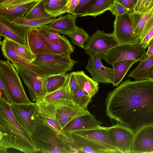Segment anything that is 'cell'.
Segmentation results:
<instances>
[{
    "instance_id": "1",
    "label": "cell",
    "mask_w": 153,
    "mask_h": 153,
    "mask_svg": "<svg viewBox=\"0 0 153 153\" xmlns=\"http://www.w3.org/2000/svg\"><path fill=\"white\" fill-rule=\"evenodd\" d=\"M105 104L107 115L134 133L153 126V81L127 79L108 94Z\"/></svg>"
},
{
    "instance_id": "2",
    "label": "cell",
    "mask_w": 153,
    "mask_h": 153,
    "mask_svg": "<svg viewBox=\"0 0 153 153\" xmlns=\"http://www.w3.org/2000/svg\"><path fill=\"white\" fill-rule=\"evenodd\" d=\"M10 103L0 98V151L13 149L25 153L39 152L32 138L15 117Z\"/></svg>"
},
{
    "instance_id": "3",
    "label": "cell",
    "mask_w": 153,
    "mask_h": 153,
    "mask_svg": "<svg viewBox=\"0 0 153 153\" xmlns=\"http://www.w3.org/2000/svg\"><path fill=\"white\" fill-rule=\"evenodd\" d=\"M31 137L39 152L42 153H75L73 149L60 139L57 132L40 116L36 130Z\"/></svg>"
},
{
    "instance_id": "4",
    "label": "cell",
    "mask_w": 153,
    "mask_h": 153,
    "mask_svg": "<svg viewBox=\"0 0 153 153\" xmlns=\"http://www.w3.org/2000/svg\"><path fill=\"white\" fill-rule=\"evenodd\" d=\"M0 73L3 76L12 103L30 104L23 88L19 74L9 60H1Z\"/></svg>"
},
{
    "instance_id": "5",
    "label": "cell",
    "mask_w": 153,
    "mask_h": 153,
    "mask_svg": "<svg viewBox=\"0 0 153 153\" xmlns=\"http://www.w3.org/2000/svg\"><path fill=\"white\" fill-rule=\"evenodd\" d=\"M72 101L67 85L46 94L35 103L40 116L55 119L58 110Z\"/></svg>"
},
{
    "instance_id": "6",
    "label": "cell",
    "mask_w": 153,
    "mask_h": 153,
    "mask_svg": "<svg viewBox=\"0 0 153 153\" xmlns=\"http://www.w3.org/2000/svg\"><path fill=\"white\" fill-rule=\"evenodd\" d=\"M77 62L70 56L46 54L36 56L32 62L39 67L49 76L66 73L72 70Z\"/></svg>"
},
{
    "instance_id": "7",
    "label": "cell",
    "mask_w": 153,
    "mask_h": 153,
    "mask_svg": "<svg viewBox=\"0 0 153 153\" xmlns=\"http://www.w3.org/2000/svg\"><path fill=\"white\" fill-rule=\"evenodd\" d=\"M11 109L20 125L29 135L34 134L40 120L38 108L36 103L10 104Z\"/></svg>"
},
{
    "instance_id": "8",
    "label": "cell",
    "mask_w": 153,
    "mask_h": 153,
    "mask_svg": "<svg viewBox=\"0 0 153 153\" xmlns=\"http://www.w3.org/2000/svg\"><path fill=\"white\" fill-rule=\"evenodd\" d=\"M63 132L61 138L75 153H117L115 150L86 137L73 132Z\"/></svg>"
},
{
    "instance_id": "9",
    "label": "cell",
    "mask_w": 153,
    "mask_h": 153,
    "mask_svg": "<svg viewBox=\"0 0 153 153\" xmlns=\"http://www.w3.org/2000/svg\"><path fill=\"white\" fill-rule=\"evenodd\" d=\"M119 45L113 33H108L98 29L89 37L84 49L90 56H96L102 59L110 50Z\"/></svg>"
},
{
    "instance_id": "10",
    "label": "cell",
    "mask_w": 153,
    "mask_h": 153,
    "mask_svg": "<svg viewBox=\"0 0 153 153\" xmlns=\"http://www.w3.org/2000/svg\"><path fill=\"white\" fill-rule=\"evenodd\" d=\"M146 52L140 44L119 45L110 50L102 59L111 65L121 60H134L140 62Z\"/></svg>"
},
{
    "instance_id": "11",
    "label": "cell",
    "mask_w": 153,
    "mask_h": 153,
    "mask_svg": "<svg viewBox=\"0 0 153 153\" xmlns=\"http://www.w3.org/2000/svg\"><path fill=\"white\" fill-rule=\"evenodd\" d=\"M28 90L32 102L44 96L42 77L31 70L17 64L12 63Z\"/></svg>"
},
{
    "instance_id": "12",
    "label": "cell",
    "mask_w": 153,
    "mask_h": 153,
    "mask_svg": "<svg viewBox=\"0 0 153 153\" xmlns=\"http://www.w3.org/2000/svg\"><path fill=\"white\" fill-rule=\"evenodd\" d=\"M108 136L118 153H131L134 132L120 124L108 127Z\"/></svg>"
},
{
    "instance_id": "13",
    "label": "cell",
    "mask_w": 153,
    "mask_h": 153,
    "mask_svg": "<svg viewBox=\"0 0 153 153\" xmlns=\"http://www.w3.org/2000/svg\"><path fill=\"white\" fill-rule=\"evenodd\" d=\"M0 44L3 56L11 63L27 68L42 77L49 76L39 67L26 59L16 49L8 39L4 37L3 40L0 41Z\"/></svg>"
},
{
    "instance_id": "14",
    "label": "cell",
    "mask_w": 153,
    "mask_h": 153,
    "mask_svg": "<svg viewBox=\"0 0 153 153\" xmlns=\"http://www.w3.org/2000/svg\"><path fill=\"white\" fill-rule=\"evenodd\" d=\"M131 153H153V126H142L134 132Z\"/></svg>"
},
{
    "instance_id": "15",
    "label": "cell",
    "mask_w": 153,
    "mask_h": 153,
    "mask_svg": "<svg viewBox=\"0 0 153 153\" xmlns=\"http://www.w3.org/2000/svg\"><path fill=\"white\" fill-rule=\"evenodd\" d=\"M128 14L115 16L113 33L119 45L133 44L134 28Z\"/></svg>"
},
{
    "instance_id": "16",
    "label": "cell",
    "mask_w": 153,
    "mask_h": 153,
    "mask_svg": "<svg viewBox=\"0 0 153 153\" xmlns=\"http://www.w3.org/2000/svg\"><path fill=\"white\" fill-rule=\"evenodd\" d=\"M85 68L92 78L98 82L113 84V68L104 66L101 62V59L97 56H90Z\"/></svg>"
},
{
    "instance_id": "17",
    "label": "cell",
    "mask_w": 153,
    "mask_h": 153,
    "mask_svg": "<svg viewBox=\"0 0 153 153\" xmlns=\"http://www.w3.org/2000/svg\"><path fill=\"white\" fill-rule=\"evenodd\" d=\"M27 28L21 27L13 22L0 17V36L21 45H27L26 34Z\"/></svg>"
},
{
    "instance_id": "18",
    "label": "cell",
    "mask_w": 153,
    "mask_h": 153,
    "mask_svg": "<svg viewBox=\"0 0 153 153\" xmlns=\"http://www.w3.org/2000/svg\"><path fill=\"white\" fill-rule=\"evenodd\" d=\"M76 17L75 15L69 13L60 16L48 25L37 28L67 35L77 27L75 24Z\"/></svg>"
},
{
    "instance_id": "19",
    "label": "cell",
    "mask_w": 153,
    "mask_h": 153,
    "mask_svg": "<svg viewBox=\"0 0 153 153\" xmlns=\"http://www.w3.org/2000/svg\"><path fill=\"white\" fill-rule=\"evenodd\" d=\"M102 123L97 120L89 112L79 115L71 120L62 129L65 132L88 129L101 125Z\"/></svg>"
},
{
    "instance_id": "20",
    "label": "cell",
    "mask_w": 153,
    "mask_h": 153,
    "mask_svg": "<svg viewBox=\"0 0 153 153\" xmlns=\"http://www.w3.org/2000/svg\"><path fill=\"white\" fill-rule=\"evenodd\" d=\"M88 112L87 109L81 108L73 100L58 110L55 119L62 129L72 119L79 115Z\"/></svg>"
},
{
    "instance_id": "21",
    "label": "cell",
    "mask_w": 153,
    "mask_h": 153,
    "mask_svg": "<svg viewBox=\"0 0 153 153\" xmlns=\"http://www.w3.org/2000/svg\"><path fill=\"white\" fill-rule=\"evenodd\" d=\"M108 127L100 126L88 129L78 130L73 132L86 137L101 143L109 148L118 152L108 135Z\"/></svg>"
},
{
    "instance_id": "22",
    "label": "cell",
    "mask_w": 153,
    "mask_h": 153,
    "mask_svg": "<svg viewBox=\"0 0 153 153\" xmlns=\"http://www.w3.org/2000/svg\"><path fill=\"white\" fill-rule=\"evenodd\" d=\"M26 39L29 49L35 55H55L43 42L37 28L29 29L27 33Z\"/></svg>"
},
{
    "instance_id": "23",
    "label": "cell",
    "mask_w": 153,
    "mask_h": 153,
    "mask_svg": "<svg viewBox=\"0 0 153 153\" xmlns=\"http://www.w3.org/2000/svg\"><path fill=\"white\" fill-rule=\"evenodd\" d=\"M38 0H34L15 5L0 6V17L12 22L18 18L23 17Z\"/></svg>"
},
{
    "instance_id": "24",
    "label": "cell",
    "mask_w": 153,
    "mask_h": 153,
    "mask_svg": "<svg viewBox=\"0 0 153 153\" xmlns=\"http://www.w3.org/2000/svg\"><path fill=\"white\" fill-rule=\"evenodd\" d=\"M153 14V7L142 15L133 13L128 14L134 28L132 38L133 44H140L141 35Z\"/></svg>"
},
{
    "instance_id": "25",
    "label": "cell",
    "mask_w": 153,
    "mask_h": 153,
    "mask_svg": "<svg viewBox=\"0 0 153 153\" xmlns=\"http://www.w3.org/2000/svg\"><path fill=\"white\" fill-rule=\"evenodd\" d=\"M39 35L45 44L56 55L68 56L74 51V46L64 35L59 42L52 41L46 38L39 30Z\"/></svg>"
},
{
    "instance_id": "26",
    "label": "cell",
    "mask_w": 153,
    "mask_h": 153,
    "mask_svg": "<svg viewBox=\"0 0 153 153\" xmlns=\"http://www.w3.org/2000/svg\"><path fill=\"white\" fill-rule=\"evenodd\" d=\"M69 74L50 75L43 77L42 82L44 96L46 94L66 86Z\"/></svg>"
},
{
    "instance_id": "27",
    "label": "cell",
    "mask_w": 153,
    "mask_h": 153,
    "mask_svg": "<svg viewBox=\"0 0 153 153\" xmlns=\"http://www.w3.org/2000/svg\"><path fill=\"white\" fill-rule=\"evenodd\" d=\"M79 88L93 97L98 90L99 83L86 75L83 71L74 72Z\"/></svg>"
},
{
    "instance_id": "28",
    "label": "cell",
    "mask_w": 153,
    "mask_h": 153,
    "mask_svg": "<svg viewBox=\"0 0 153 153\" xmlns=\"http://www.w3.org/2000/svg\"><path fill=\"white\" fill-rule=\"evenodd\" d=\"M137 62L134 60H121L117 62L112 65L114 70L112 84L114 86H117L120 83L130 68Z\"/></svg>"
},
{
    "instance_id": "29",
    "label": "cell",
    "mask_w": 153,
    "mask_h": 153,
    "mask_svg": "<svg viewBox=\"0 0 153 153\" xmlns=\"http://www.w3.org/2000/svg\"><path fill=\"white\" fill-rule=\"evenodd\" d=\"M56 17L50 16L39 19H29L23 17L18 18L12 22L15 25L21 27L37 28L52 22L56 19Z\"/></svg>"
},
{
    "instance_id": "30",
    "label": "cell",
    "mask_w": 153,
    "mask_h": 153,
    "mask_svg": "<svg viewBox=\"0 0 153 153\" xmlns=\"http://www.w3.org/2000/svg\"><path fill=\"white\" fill-rule=\"evenodd\" d=\"M116 0H96L81 17L91 16L94 17L100 15L106 10H111Z\"/></svg>"
},
{
    "instance_id": "31",
    "label": "cell",
    "mask_w": 153,
    "mask_h": 153,
    "mask_svg": "<svg viewBox=\"0 0 153 153\" xmlns=\"http://www.w3.org/2000/svg\"><path fill=\"white\" fill-rule=\"evenodd\" d=\"M153 65V55L142 59L137 66L128 75L127 77H131L135 80H141L147 79L148 71Z\"/></svg>"
},
{
    "instance_id": "32",
    "label": "cell",
    "mask_w": 153,
    "mask_h": 153,
    "mask_svg": "<svg viewBox=\"0 0 153 153\" xmlns=\"http://www.w3.org/2000/svg\"><path fill=\"white\" fill-rule=\"evenodd\" d=\"M44 0H39L30 8L25 15L24 17L27 19H40L51 16L45 10Z\"/></svg>"
},
{
    "instance_id": "33",
    "label": "cell",
    "mask_w": 153,
    "mask_h": 153,
    "mask_svg": "<svg viewBox=\"0 0 153 153\" xmlns=\"http://www.w3.org/2000/svg\"><path fill=\"white\" fill-rule=\"evenodd\" d=\"M68 0H44L45 11L51 16H59L61 10L65 7Z\"/></svg>"
},
{
    "instance_id": "34",
    "label": "cell",
    "mask_w": 153,
    "mask_h": 153,
    "mask_svg": "<svg viewBox=\"0 0 153 153\" xmlns=\"http://www.w3.org/2000/svg\"><path fill=\"white\" fill-rule=\"evenodd\" d=\"M67 35L70 38L73 44L83 49L85 42L89 37L88 33L83 29L77 27L75 30L68 33Z\"/></svg>"
},
{
    "instance_id": "35",
    "label": "cell",
    "mask_w": 153,
    "mask_h": 153,
    "mask_svg": "<svg viewBox=\"0 0 153 153\" xmlns=\"http://www.w3.org/2000/svg\"><path fill=\"white\" fill-rule=\"evenodd\" d=\"M92 97L79 87L76 89L72 100L81 108L86 109L91 101Z\"/></svg>"
},
{
    "instance_id": "36",
    "label": "cell",
    "mask_w": 153,
    "mask_h": 153,
    "mask_svg": "<svg viewBox=\"0 0 153 153\" xmlns=\"http://www.w3.org/2000/svg\"><path fill=\"white\" fill-rule=\"evenodd\" d=\"M153 7V0H137L132 13L142 15Z\"/></svg>"
},
{
    "instance_id": "37",
    "label": "cell",
    "mask_w": 153,
    "mask_h": 153,
    "mask_svg": "<svg viewBox=\"0 0 153 153\" xmlns=\"http://www.w3.org/2000/svg\"><path fill=\"white\" fill-rule=\"evenodd\" d=\"M10 40L16 49L29 62H32L36 59V56L31 52L27 45H23L13 41Z\"/></svg>"
},
{
    "instance_id": "38",
    "label": "cell",
    "mask_w": 153,
    "mask_h": 153,
    "mask_svg": "<svg viewBox=\"0 0 153 153\" xmlns=\"http://www.w3.org/2000/svg\"><path fill=\"white\" fill-rule=\"evenodd\" d=\"M96 0H81L75 8L74 14L76 17L81 16L96 1Z\"/></svg>"
},
{
    "instance_id": "39",
    "label": "cell",
    "mask_w": 153,
    "mask_h": 153,
    "mask_svg": "<svg viewBox=\"0 0 153 153\" xmlns=\"http://www.w3.org/2000/svg\"><path fill=\"white\" fill-rule=\"evenodd\" d=\"M69 74V79L67 85L72 100L75 93L79 86L75 78L74 72H71Z\"/></svg>"
},
{
    "instance_id": "40",
    "label": "cell",
    "mask_w": 153,
    "mask_h": 153,
    "mask_svg": "<svg viewBox=\"0 0 153 153\" xmlns=\"http://www.w3.org/2000/svg\"><path fill=\"white\" fill-rule=\"evenodd\" d=\"M0 96L3 97L10 104L12 103L2 74L0 73Z\"/></svg>"
},
{
    "instance_id": "41",
    "label": "cell",
    "mask_w": 153,
    "mask_h": 153,
    "mask_svg": "<svg viewBox=\"0 0 153 153\" xmlns=\"http://www.w3.org/2000/svg\"><path fill=\"white\" fill-rule=\"evenodd\" d=\"M81 0H71L60 12L59 15L65 13L74 14V10Z\"/></svg>"
},
{
    "instance_id": "42",
    "label": "cell",
    "mask_w": 153,
    "mask_h": 153,
    "mask_svg": "<svg viewBox=\"0 0 153 153\" xmlns=\"http://www.w3.org/2000/svg\"><path fill=\"white\" fill-rule=\"evenodd\" d=\"M110 11L113 15L115 16L122 15L126 13H131L121 3L117 1H116Z\"/></svg>"
},
{
    "instance_id": "43",
    "label": "cell",
    "mask_w": 153,
    "mask_h": 153,
    "mask_svg": "<svg viewBox=\"0 0 153 153\" xmlns=\"http://www.w3.org/2000/svg\"><path fill=\"white\" fill-rule=\"evenodd\" d=\"M38 29L46 38L52 41L59 42L60 40L61 37V35H59V33L43 30Z\"/></svg>"
},
{
    "instance_id": "44",
    "label": "cell",
    "mask_w": 153,
    "mask_h": 153,
    "mask_svg": "<svg viewBox=\"0 0 153 153\" xmlns=\"http://www.w3.org/2000/svg\"><path fill=\"white\" fill-rule=\"evenodd\" d=\"M41 117L49 126L57 132L58 134L62 132V128L55 119Z\"/></svg>"
},
{
    "instance_id": "45",
    "label": "cell",
    "mask_w": 153,
    "mask_h": 153,
    "mask_svg": "<svg viewBox=\"0 0 153 153\" xmlns=\"http://www.w3.org/2000/svg\"><path fill=\"white\" fill-rule=\"evenodd\" d=\"M152 38H153V26L149 30L140 45L146 49L148 48L149 43Z\"/></svg>"
},
{
    "instance_id": "46",
    "label": "cell",
    "mask_w": 153,
    "mask_h": 153,
    "mask_svg": "<svg viewBox=\"0 0 153 153\" xmlns=\"http://www.w3.org/2000/svg\"><path fill=\"white\" fill-rule=\"evenodd\" d=\"M116 1L121 3L131 13L137 1L136 0H116Z\"/></svg>"
},
{
    "instance_id": "47",
    "label": "cell",
    "mask_w": 153,
    "mask_h": 153,
    "mask_svg": "<svg viewBox=\"0 0 153 153\" xmlns=\"http://www.w3.org/2000/svg\"><path fill=\"white\" fill-rule=\"evenodd\" d=\"M153 26V14L146 25L140 39V43L146 35V34Z\"/></svg>"
},
{
    "instance_id": "48",
    "label": "cell",
    "mask_w": 153,
    "mask_h": 153,
    "mask_svg": "<svg viewBox=\"0 0 153 153\" xmlns=\"http://www.w3.org/2000/svg\"><path fill=\"white\" fill-rule=\"evenodd\" d=\"M34 0H7L0 4V6L15 5L25 3Z\"/></svg>"
},
{
    "instance_id": "49",
    "label": "cell",
    "mask_w": 153,
    "mask_h": 153,
    "mask_svg": "<svg viewBox=\"0 0 153 153\" xmlns=\"http://www.w3.org/2000/svg\"><path fill=\"white\" fill-rule=\"evenodd\" d=\"M148 48V49L146 52V55L143 59H146L153 55V45H151Z\"/></svg>"
},
{
    "instance_id": "50",
    "label": "cell",
    "mask_w": 153,
    "mask_h": 153,
    "mask_svg": "<svg viewBox=\"0 0 153 153\" xmlns=\"http://www.w3.org/2000/svg\"><path fill=\"white\" fill-rule=\"evenodd\" d=\"M153 81V65L149 68L147 74V79Z\"/></svg>"
},
{
    "instance_id": "51",
    "label": "cell",
    "mask_w": 153,
    "mask_h": 153,
    "mask_svg": "<svg viewBox=\"0 0 153 153\" xmlns=\"http://www.w3.org/2000/svg\"><path fill=\"white\" fill-rule=\"evenodd\" d=\"M152 45H153V38L149 42L148 44V48Z\"/></svg>"
},
{
    "instance_id": "52",
    "label": "cell",
    "mask_w": 153,
    "mask_h": 153,
    "mask_svg": "<svg viewBox=\"0 0 153 153\" xmlns=\"http://www.w3.org/2000/svg\"><path fill=\"white\" fill-rule=\"evenodd\" d=\"M6 0H0V4L2 3Z\"/></svg>"
},
{
    "instance_id": "53",
    "label": "cell",
    "mask_w": 153,
    "mask_h": 153,
    "mask_svg": "<svg viewBox=\"0 0 153 153\" xmlns=\"http://www.w3.org/2000/svg\"><path fill=\"white\" fill-rule=\"evenodd\" d=\"M71 0H68V2H69V1H70Z\"/></svg>"
}]
</instances>
